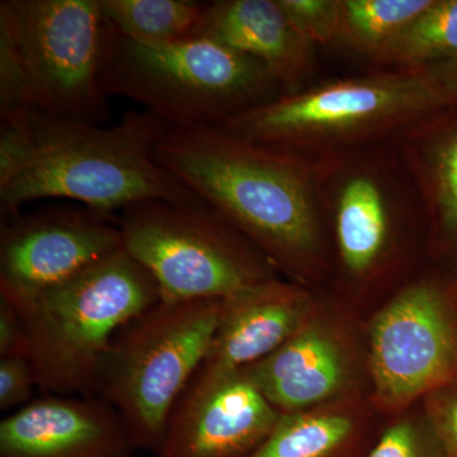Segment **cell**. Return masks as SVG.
I'll return each mask as SVG.
<instances>
[{
    "mask_svg": "<svg viewBox=\"0 0 457 457\" xmlns=\"http://www.w3.org/2000/svg\"><path fill=\"white\" fill-rule=\"evenodd\" d=\"M29 128L26 161L0 185L3 220L41 198H68L106 215L150 200L203 203L156 161V144L171 126L150 111L101 128L32 110Z\"/></svg>",
    "mask_w": 457,
    "mask_h": 457,
    "instance_id": "6da1fadb",
    "label": "cell"
},
{
    "mask_svg": "<svg viewBox=\"0 0 457 457\" xmlns=\"http://www.w3.org/2000/svg\"><path fill=\"white\" fill-rule=\"evenodd\" d=\"M154 155L262 253L294 266L317 246L311 179L293 153L194 126L170 128Z\"/></svg>",
    "mask_w": 457,
    "mask_h": 457,
    "instance_id": "7a4b0ae2",
    "label": "cell"
},
{
    "mask_svg": "<svg viewBox=\"0 0 457 457\" xmlns=\"http://www.w3.org/2000/svg\"><path fill=\"white\" fill-rule=\"evenodd\" d=\"M158 303L154 278L122 246L16 305L38 389L45 395L95 396L99 365L114 336Z\"/></svg>",
    "mask_w": 457,
    "mask_h": 457,
    "instance_id": "3957f363",
    "label": "cell"
},
{
    "mask_svg": "<svg viewBox=\"0 0 457 457\" xmlns=\"http://www.w3.org/2000/svg\"><path fill=\"white\" fill-rule=\"evenodd\" d=\"M102 88L139 102L171 128H216L281 90L260 62L210 38L140 44L114 29Z\"/></svg>",
    "mask_w": 457,
    "mask_h": 457,
    "instance_id": "277c9868",
    "label": "cell"
},
{
    "mask_svg": "<svg viewBox=\"0 0 457 457\" xmlns=\"http://www.w3.org/2000/svg\"><path fill=\"white\" fill-rule=\"evenodd\" d=\"M220 308L221 300L161 302L114 336L95 396L116 409L137 450L161 451L171 411L209 353Z\"/></svg>",
    "mask_w": 457,
    "mask_h": 457,
    "instance_id": "5b68a950",
    "label": "cell"
},
{
    "mask_svg": "<svg viewBox=\"0 0 457 457\" xmlns=\"http://www.w3.org/2000/svg\"><path fill=\"white\" fill-rule=\"evenodd\" d=\"M119 225L161 302L225 300L272 279L260 249L204 203L144 201L122 210Z\"/></svg>",
    "mask_w": 457,
    "mask_h": 457,
    "instance_id": "8992f818",
    "label": "cell"
},
{
    "mask_svg": "<svg viewBox=\"0 0 457 457\" xmlns=\"http://www.w3.org/2000/svg\"><path fill=\"white\" fill-rule=\"evenodd\" d=\"M113 27L101 0H5L0 38L16 54L33 110L98 125L110 116L102 88Z\"/></svg>",
    "mask_w": 457,
    "mask_h": 457,
    "instance_id": "52a82bcc",
    "label": "cell"
},
{
    "mask_svg": "<svg viewBox=\"0 0 457 457\" xmlns=\"http://www.w3.org/2000/svg\"><path fill=\"white\" fill-rule=\"evenodd\" d=\"M447 96L431 74L403 69L281 96L216 128L291 152L403 128L440 106Z\"/></svg>",
    "mask_w": 457,
    "mask_h": 457,
    "instance_id": "ba28073f",
    "label": "cell"
},
{
    "mask_svg": "<svg viewBox=\"0 0 457 457\" xmlns=\"http://www.w3.org/2000/svg\"><path fill=\"white\" fill-rule=\"evenodd\" d=\"M370 336L376 398L385 407L444 389L457 375L455 328L431 285L405 288L376 315Z\"/></svg>",
    "mask_w": 457,
    "mask_h": 457,
    "instance_id": "9c48e42d",
    "label": "cell"
},
{
    "mask_svg": "<svg viewBox=\"0 0 457 457\" xmlns=\"http://www.w3.org/2000/svg\"><path fill=\"white\" fill-rule=\"evenodd\" d=\"M120 248L121 228L106 213L87 207L18 213L0 230V296L21 305Z\"/></svg>",
    "mask_w": 457,
    "mask_h": 457,
    "instance_id": "30bf717a",
    "label": "cell"
},
{
    "mask_svg": "<svg viewBox=\"0 0 457 457\" xmlns=\"http://www.w3.org/2000/svg\"><path fill=\"white\" fill-rule=\"evenodd\" d=\"M279 417L245 370L200 368L171 411L158 457H249Z\"/></svg>",
    "mask_w": 457,
    "mask_h": 457,
    "instance_id": "8fae6325",
    "label": "cell"
},
{
    "mask_svg": "<svg viewBox=\"0 0 457 457\" xmlns=\"http://www.w3.org/2000/svg\"><path fill=\"white\" fill-rule=\"evenodd\" d=\"M121 416L98 396L44 395L0 422V457H135Z\"/></svg>",
    "mask_w": 457,
    "mask_h": 457,
    "instance_id": "7c38bea8",
    "label": "cell"
},
{
    "mask_svg": "<svg viewBox=\"0 0 457 457\" xmlns=\"http://www.w3.org/2000/svg\"><path fill=\"white\" fill-rule=\"evenodd\" d=\"M309 300L275 279L221 300L218 326L201 368L236 372L266 359L306 323Z\"/></svg>",
    "mask_w": 457,
    "mask_h": 457,
    "instance_id": "4fadbf2b",
    "label": "cell"
},
{
    "mask_svg": "<svg viewBox=\"0 0 457 457\" xmlns=\"http://www.w3.org/2000/svg\"><path fill=\"white\" fill-rule=\"evenodd\" d=\"M195 37L257 60L281 88L290 89L311 64L312 42L295 29L278 0L207 3Z\"/></svg>",
    "mask_w": 457,
    "mask_h": 457,
    "instance_id": "5bb4252c",
    "label": "cell"
},
{
    "mask_svg": "<svg viewBox=\"0 0 457 457\" xmlns=\"http://www.w3.org/2000/svg\"><path fill=\"white\" fill-rule=\"evenodd\" d=\"M245 371L281 414L303 411L332 398L347 380L338 343L308 321L278 350Z\"/></svg>",
    "mask_w": 457,
    "mask_h": 457,
    "instance_id": "9a60e30c",
    "label": "cell"
},
{
    "mask_svg": "<svg viewBox=\"0 0 457 457\" xmlns=\"http://www.w3.org/2000/svg\"><path fill=\"white\" fill-rule=\"evenodd\" d=\"M336 230L343 263L351 272L365 273L383 253L389 216L386 197L372 177L345 180L337 201Z\"/></svg>",
    "mask_w": 457,
    "mask_h": 457,
    "instance_id": "2e32d148",
    "label": "cell"
},
{
    "mask_svg": "<svg viewBox=\"0 0 457 457\" xmlns=\"http://www.w3.org/2000/svg\"><path fill=\"white\" fill-rule=\"evenodd\" d=\"M111 25L140 44L195 37L207 3L187 0H101Z\"/></svg>",
    "mask_w": 457,
    "mask_h": 457,
    "instance_id": "e0dca14e",
    "label": "cell"
},
{
    "mask_svg": "<svg viewBox=\"0 0 457 457\" xmlns=\"http://www.w3.org/2000/svg\"><path fill=\"white\" fill-rule=\"evenodd\" d=\"M456 55L457 0H433L376 56L404 69H425Z\"/></svg>",
    "mask_w": 457,
    "mask_h": 457,
    "instance_id": "ac0fdd59",
    "label": "cell"
},
{
    "mask_svg": "<svg viewBox=\"0 0 457 457\" xmlns=\"http://www.w3.org/2000/svg\"><path fill=\"white\" fill-rule=\"evenodd\" d=\"M352 429L353 422L342 414H281L269 437L249 457H330L348 440Z\"/></svg>",
    "mask_w": 457,
    "mask_h": 457,
    "instance_id": "d6986e66",
    "label": "cell"
},
{
    "mask_svg": "<svg viewBox=\"0 0 457 457\" xmlns=\"http://www.w3.org/2000/svg\"><path fill=\"white\" fill-rule=\"evenodd\" d=\"M433 0H345L341 2L338 38L376 56Z\"/></svg>",
    "mask_w": 457,
    "mask_h": 457,
    "instance_id": "ffe728a7",
    "label": "cell"
},
{
    "mask_svg": "<svg viewBox=\"0 0 457 457\" xmlns=\"http://www.w3.org/2000/svg\"><path fill=\"white\" fill-rule=\"evenodd\" d=\"M429 167L438 218L445 230L457 237V130L436 146Z\"/></svg>",
    "mask_w": 457,
    "mask_h": 457,
    "instance_id": "44dd1931",
    "label": "cell"
},
{
    "mask_svg": "<svg viewBox=\"0 0 457 457\" xmlns=\"http://www.w3.org/2000/svg\"><path fill=\"white\" fill-rule=\"evenodd\" d=\"M286 16L303 37L327 44L338 38L341 2L335 0H278Z\"/></svg>",
    "mask_w": 457,
    "mask_h": 457,
    "instance_id": "7402d4cb",
    "label": "cell"
},
{
    "mask_svg": "<svg viewBox=\"0 0 457 457\" xmlns=\"http://www.w3.org/2000/svg\"><path fill=\"white\" fill-rule=\"evenodd\" d=\"M368 457H446L432 429L413 420L390 427Z\"/></svg>",
    "mask_w": 457,
    "mask_h": 457,
    "instance_id": "603a6c76",
    "label": "cell"
},
{
    "mask_svg": "<svg viewBox=\"0 0 457 457\" xmlns=\"http://www.w3.org/2000/svg\"><path fill=\"white\" fill-rule=\"evenodd\" d=\"M33 387H37V378L29 357L0 359V411L25 407Z\"/></svg>",
    "mask_w": 457,
    "mask_h": 457,
    "instance_id": "cb8c5ba5",
    "label": "cell"
},
{
    "mask_svg": "<svg viewBox=\"0 0 457 457\" xmlns=\"http://www.w3.org/2000/svg\"><path fill=\"white\" fill-rule=\"evenodd\" d=\"M432 431L446 457H457V390H437L429 399Z\"/></svg>",
    "mask_w": 457,
    "mask_h": 457,
    "instance_id": "d4e9b609",
    "label": "cell"
},
{
    "mask_svg": "<svg viewBox=\"0 0 457 457\" xmlns=\"http://www.w3.org/2000/svg\"><path fill=\"white\" fill-rule=\"evenodd\" d=\"M29 354L31 343L22 315L13 303L0 296V359Z\"/></svg>",
    "mask_w": 457,
    "mask_h": 457,
    "instance_id": "484cf974",
    "label": "cell"
},
{
    "mask_svg": "<svg viewBox=\"0 0 457 457\" xmlns=\"http://www.w3.org/2000/svg\"><path fill=\"white\" fill-rule=\"evenodd\" d=\"M427 73L431 74L447 95L457 92V55L449 60L438 62V64L428 66V68L420 69Z\"/></svg>",
    "mask_w": 457,
    "mask_h": 457,
    "instance_id": "4316f807",
    "label": "cell"
}]
</instances>
